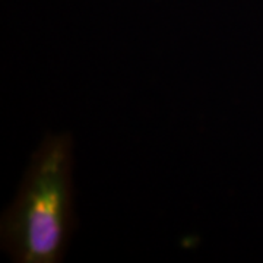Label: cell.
I'll return each instance as SVG.
<instances>
[{
    "mask_svg": "<svg viewBox=\"0 0 263 263\" xmlns=\"http://www.w3.org/2000/svg\"><path fill=\"white\" fill-rule=\"evenodd\" d=\"M72 224V138L47 135L2 218V246L18 263H56Z\"/></svg>",
    "mask_w": 263,
    "mask_h": 263,
    "instance_id": "1",
    "label": "cell"
}]
</instances>
